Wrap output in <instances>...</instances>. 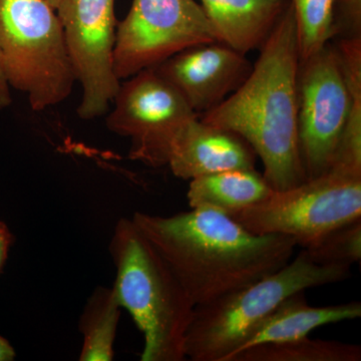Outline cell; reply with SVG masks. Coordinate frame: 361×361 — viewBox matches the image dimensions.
<instances>
[{
    "mask_svg": "<svg viewBox=\"0 0 361 361\" xmlns=\"http://www.w3.org/2000/svg\"><path fill=\"white\" fill-rule=\"evenodd\" d=\"M132 220L196 306L280 269L297 247L285 235L254 234L214 209L191 208L169 217L135 212Z\"/></svg>",
    "mask_w": 361,
    "mask_h": 361,
    "instance_id": "obj_1",
    "label": "cell"
},
{
    "mask_svg": "<svg viewBox=\"0 0 361 361\" xmlns=\"http://www.w3.org/2000/svg\"><path fill=\"white\" fill-rule=\"evenodd\" d=\"M295 18L290 1L245 82L201 121L239 135L262 161L263 177L275 191L307 180L298 139V73Z\"/></svg>",
    "mask_w": 361,
    "mask_h": 361,
    "instance_id": "obj_2",
    "label": "cell"
},
{
    "mask_svg": "<svg viewBox=\"0 0 361 361\" xmlns=\"http://www.w3.org/2000/svg\"><path fill=\"white\" fill-rule=\"evenodd\" d=\"M109 249L116 298L144 336L141 360H186L185 341L196 305L173 271L132 219L116 223Z\"/></svg>",
    "mask_w": 361,
    "mask_h": 361,
    "instance_id": "obj_3",
    "label": "cell"
},
{
    "mask_svg": "<svg viewBox=\"0 0 361 361\" xmlns=\"http://www.w3.org/2000/svg\"><path fill=\"white\" fill-rule=\"evenodd\" d=\"M350 268L317 264L302 249L267 276L196 306L185 341L186 357L193 361H227L282 301L297 292L343 281L351 276Z\"/></svg>",
    "mask_w": 361,
    "mask_h": 361,
    "instance_id": "obj_4",
    "label": "cell"
},
{
    "mask_svg": "<svg viewBox=\"0 0 361 361\" xmlns=\"http://www.w3.org/2000/svg\"><path fill=\"white\" fill-rule=\"evenodd\" d=\"M348 123H361V37L329 42L298 73V139L307 179L334 164Z\"/></svg>",
    "mask_w": 361,
    "mask_h": 361,
    "instance_id": "obj_5",
    "label": "cell"
},
{
    "mask_svg": "<svg viewBox=\"0 0 361 361\" xmlns=\"http://www.w3.org/2000/svg\"><path fill=\"white\" fill-rule=\"evenodd\" d=\"M0 63L11 89L35 111L65 102L77 82L58 13L47 0H0Z\"/></svg>",
    "mask_w": 361,
    "mask_h": 361,
    "instance_id": "obj_6",
    "label": "cell"
},
{
    "mask_svg": "<svg viewBox=\"0 0 361 361\" xmlns=\"http://www.w3.org/2000/svg\"><path fill=\"white\" fill-rule=\"evenodd\" d=\"M254 234H279L302 249L361 218V175L331 167L324 174L275 191L233 216Z\"/></svg>",
    "mask_w": 361,
    "mask_h": 361,
    "instance_id": "obj_7",
    "label": "cell"
},
{
    "mask_svg": "<svg viewBox=\"0 0 361 361\" xmlns=\"http://www.w3.org/2000/svg\"><path fill=\"white\" fill-rule=\"evenodd\" d=\"M216 42L201 4L195 0H134L118 25L114 71L122 82L184 49Z\"/></svg>",
    "mask_w": 361,
    "mask_h": 361,
    "instance_id": "obj_8",
    "label": "cell"
},
{
    "mask_svg": "<svg viewBox=\"0 0 361 361\" xmlns=\"http://www.w3.org/2000/svg\"><path fill=\"white\" fill-rule=\"evenodd\" d=\"M106 127L130 142V160L152 168L167 166L169 152L180 128L198 116L154 68L121 82Z\"/></svg>",
    "mask_w": 361,
    "mask_h": 361,
    "instance_id": "obj_9",
    "label": "cell"
},
{
    "mask_svg": "<svg viewBox=\"0 0 361 361\" xmlns=\"http://www.w3.org/2000/svg\"><path fill=\"white\" fill-rule=\"evenodd\" d=\"M56 13L77 82L78 115L90 121L110 110L121 80L114 71L118 20L115 0H61Z\"/></svg>",
    "mask_w": 361,
    "mask_h": 361,
    "instance_id": "obj_10",
    "label": "cell"
},
{
    "mask_svg": "<svg viewBox=\"0 0 361 361\" xmlns=\"http://www.w3.org/2000/svg\"><path fill=\"white\" fill-rule=\"evenodd\" d=\"M252 68L245 54L216 42L184 49L153 68L199 116L238 89Z\"/></svg>",
    "mask_w": 361,
    "mask_h": 361,
    "instance_id": "obj_11",
    "label": "cell"
},
{
    "mask_svg": "<svg viewBox=\"0 0 361 361\" xmlns=\"http://www.w3.org/2000/svg\"><path fill=\"white\" fill-rule=\"evenodd\" d=\"M255 160V152L239 135L196 116L176 135L167 166L176 177L191 180L224 171L253 170Z\"/></svg>",
    "mask_w": 361,
    "mask_h": 361,
    "instance_id": "obj_12",
    "label": "cell"
},
{
    "mask_svg": "<svg viewBox=\"0 0 361 361\" xmlns=\"http://www.w3.org/2000/svg\"><path fill=\"white\" fill-rule=\"evenodd\" d=\"M217 42L242 54L262 47L287 0H200Z\"/></svg>",
    "mask_w": 361,
    "mask_h": 361,
    "instance_id": "obj_13",
    "label": "cell"
},
{
    "mask_svg": "<svg viewBox=\"0 0 361 361\" xmlns=\"http://www.w3.org/2000/svg\"><path fill=\"white\" fill-rule=\"evenodd\" d=\"M360 317L361 303L358 301L337 305L312 306L306 300L304 291L297 292L266 316L229 358L253 346L295 341L308 336L318 327Z\"/></svg>",
    "mask_w": 361,
    "mask_h": 361,
    "instance_id": "obj_14",
    "label": "cell"
},
{
    "mask_svg": "<svg viewBox=\"0 0 361 361\" xmlns=\"http://www.w3.org/2000/svg\"><path fill=\"white\" fill-rule=\"evenodd\" d=\"M272 192L255 169L230 170L190 180L187 199L191 208L214 209L233 217Z\"/></svg>",
    "mask_w": 361,
    "mask_h": 361,
    "instance_id": "obj_15",
    "label": "cell"
},
{
    "mask_svg": "<svg viewBox=\"0 0 361 361\" xmlns=\"http://www.w3.org/2000/svg\"><path fill=\"white\" fill-rule=\"evenodd\" d=\"M121 305L113 287H97L85 304L80 320L84 336L80 360H114V343L120 318Z\"/></svg>",
    "mask_w": 361,
    "mask_h": 361,
    "instance_id": "obj_16",
    "label": "cell"
},
{
    "mask_svg": "<svg viewBox=\"0 0 361 361\" xmlns=\"http://www.w3.org/2000/svg\"><path fill=\"white\" fill-rule=\"evenodd\" d=\"M360 345L312 339L266 343L235 353L228 361H360Z\"/></svg>",
    "mask_w": 361,
    "mask_h": 361,
    "instance_id": "obj_17",
    "label": "cell"
},
{
    "mask_svg": "<svg viewBox=\"0 0 361 361\" xmlns=\"http://www.w3.org/2000/svg\"><path fill=\"white\" fill-rule=\"evenodd\" d=\"M300 61L334 39V0H290Z\"/></svg>",
    "mask_w": 361,
    "mask_h": 361,
    "instance_id": "obj_18",
    "label": "cell"
},
{
    "mask_svg": "<svg viewBox=\"0 0 361 361\" xmlns=\"http://www.w3.org/2000/svg\"><path fill=\"white\" fill-rule=\"evenodd\" d=\"M304 250L317 264L353 266L360 263L361 218L337 227Z\"/></svg>",
    "mask_w": 361,
    "mask_h": 361,
    "instance_id": "obj_19",
    "label": "cell"
},
{
    "mask_svg": "<svg viewBox=\"0 0 361 361\" xmlns=\"http://www.w3.org/2000/svg\"><path fill=\"white\" fill-rule=\"evenodd\" d=\"M360 39L361 0H334V39Z\"/></svg>",
    "mask_w": 361,
    "mask_h": 361,
    "instance_id": "obj_20",
    "label": "cell"
},
{
    "mask_svg": "<svg viewBox=\"0 0 361 361\" xmlns=\"http://www.w3.org/2000/svg\"><path fill=\"white\" fill-rule=\"evenodd\" d=\"M13 243V235L6 223L0 221V273L6 264L11 246Z\"/></svg>",
    "mask_w": 361,
    "mask_h": 361,
    "instance_id": "obj_21",
    "label": "cell"
},
{
    "mask_svg": "<svg viewBox=\"0 0 361 361\" xmlns=\"http://www.w3.org/2000/svg\"><path fill=\"white\" fill-rule=\"evenodd\" d=\"M11 87L0 63V111L6 110L13 103Z\"/></svg>",
    "mask_w": 361,
    "mask_h": 361,
    "instance_id": "obj_22",
    "label": "cell"
},
{
    "mask_svg": "<svg viewBox=\"0 0 361 361\" xmlns=\"http://www.w3.org/2000/svg\"><path fill=\"white\" fill-rule=\"evenodd\" d=\"M16 355L13 346L4 336H0V361H13Z\"/></svg>",
    "mask_w": 361,
    "mask_h": 361,
    "instance_id": "obj_23",
    "label": "cell"
},
{
    "mask_svg": "<svg viewBox=\"0 0 361 361\" xmlns=\"http://www.w3.org/2000/svg\"><path fill=\"white\" fill-rule=\"evenodd\" d=\"M47 2H49V4L52 7H54V9L58 8L59 2H61V0H47Z\"/></svg>",
    "mask_w": 361,
    "mask_h": 361,
    "instance_id": "obj_24",
    "label": "cell"
}]
</instances>
